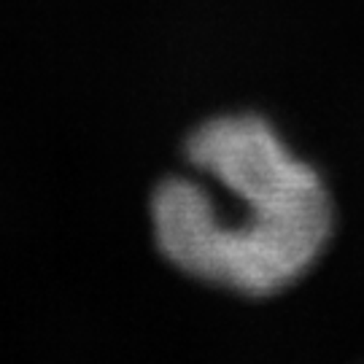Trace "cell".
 I'll list each match as a JSON object with an SVG mask.
<instances>
[{
    "label": "cell",
    "mask_w": 364,
    "mask_h": 364,
    "mask_svg": "<svg viewBox=\"0 0 364 364\" xmlns=\"http://www.w3.org/2000/svg\"><path fill=\"white\" fill-rule=\"evenodd\" d=\"M186 154L246 210L224 219L203 186L162 183L151 205L162 254L183 273L243 294L294 284L332 232V205L316 170L259 117L213 119L189 138Z\"/></svg>",
    "instance_id": "obj_1"
}]
</instances>
